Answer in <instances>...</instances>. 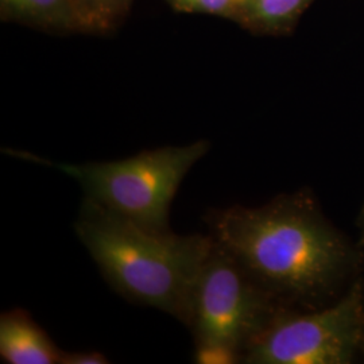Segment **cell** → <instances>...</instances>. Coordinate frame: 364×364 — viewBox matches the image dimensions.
Segmentation results:
<instances>
[{"mask_svg": "<svg viewBox=\"0 0 364 364\" xmlns=\"http://www.w3.org/2000/svg\"><path fill=\"white\" fill-rule=\"evenodd\" d=\"M208 234L281 306L338 301L364 272V248L326 219L309 189L250 208L209 209Z\"/></svg>", "mask_w": 364, "mask_h": 364, "instance_id": "obj_1", "label": "cell"}, {"mask_svg": "<svg viewBox=\"0 0 364 364\" xmlns=\"http://www.w3.org/2000/svg\"><path fill=\"white\" fill-rule=\"evenodd\" d=\"M75 232L119 296L185 321L210 235L156 234L82 200Z\"/></svg>", "mask_w": 364, "mask_h": 364, "instance_id": "obj_2", "label": "cell"}, {"mask_svg": "<svg viewBox=\"0 0 364 364\" xmlns=\"http://www.w3.org/2000/svg\"><path fill=\"white\" fill-rule=\"evenodd\" d=\"M210 142L164 146L135 156L88 164H57L26 151L6 153L50 165L80 183L84 200L150 232H170V207L186 174L208 154Z\"/></svg>", "mask_w": 364, "mask_h": 364, "instance_id": "obj_3", "label": "cell"}, {"mask_svg": "<svg viewBox=\"0 0 364 364\" xmlns=\"http://www.w3.org/2000/svg\"><path fill=\"white\" fill-rule=\"evenodd\" d=\"M364 338V279L316 309L281 308L243 353L247 364H350Z\"/></svg>", "mask_w": 364, "mask_h": 364, "instance_id": "obj_4", "label": "cell"}, {"mask_svg": "<svg viewBox=\"0 0 364 364\" xmlns=\"http://www.w3.org/2000/svg\"><path fill=\"white\" fill-rule=\"evenodd\" d=\"M212 237V236H210ZM281 306L215 240L197 275L185 321L195 343H220L243 353Z\"/></svg>", "mask_w": 364, "mask_h": 364, "instance_id": "obj_5", "label": "cell"}, {"mask_svg": "<svg viewBox=\"0 0 364 364\" xmlns=\"http://www.w3.org/2000/svg\"><path fill=\"white\" fill-rule=\"evenodd\" d=\"M63 351L31 314L14 308L0 316V358L7 364L61 363Z\"/></svg>", "mask_w": 364, "mask_h": 364, "instance_id": "obj_6", "label": "cell"}, {"mask_svg": "<svg viewBox=\"0 0 364 364\" xmlns=\"http://www.w3.org/2000/svg\"><path fill=\"white\" fill-rule=\"evenodd\" d=\"M3 21L55 33H95L77 0H0Z\"/></svg>", "mask_w": 364, "mask_h": 364, "instance_id": "obj_7", "label": "cell"}, {"mask_svg": "<svg viewBox=\"0 0 364 364\" xmlns=\"http://www.w3.org/2000/svg\"><path fill=\"white\" fill-rule=\"evenodd\" d=\"M311 3L312 0H239L235 21L262 33L285 31Z\"/></svg>", "mask_w": 364, "mask_h": 364, "instance_id": "obj_8", "label": "cell"}, {"mask_svg": "<svg viewBox=\"0 0 364 364\" xmlns=\"http://www.w3.org/2000/svg\"><path fill=\"white\" fill-rule=\"evenodd\" d=\"M77 3L95 33L111 30L129 9L124 0H77Z\"/></svg>", "mask_w": 364, "mask_h": 364, "instance_id": "obj_9", "label": "cell"}, {"mask_svg": "<svg viewBox=\"0 0 364 364\" xmlns=\"http://www.w3.org/2000/svg\"><path fill=\"white\" fill-rule=\"evenodd\" d=\"M181 13L208 14L236 19L239 0H166Z\"/></svg>", "mask_w": 364, "mask_h": 364, "instance_id": "obj_10", "label": "cell"}, {"mask_svg": "<svg viewBox=\"0 0 364 364\" xmlns=\"http://www.w3.org/2000/svg\"><path fill=\"white\" fill-rule=\"evenodd\" d=\"M193 362L198 364L242 363V353L220 343H195Z\"/></svg>", "mask_w": 364, "mask_h": 364, "instance_id": "obj_11", "label": "cell"}, {"mask_svg": "<svg viewBox=\"0 0 364 364\" xmlns=\"http://www.w3.org/2000/svg\"><path fill=\"white\" fill-rule=\"evenodd\" d=\"M108 358L97 351H63L60 364H107Z\"/></svg>", "mask_w": 364, "mask_h": 364, "instance_id": "obj_12", "label": "cell"}, {"mask_svg": "<svg viewBox=\"0 0 364 364\" xmlns=\"http://www.w3.org/2000/svg\"><path fill=\"white\" fill-rule=\"evenodd\" d=\"M356 227H358V231H359V236H358V246L360 248H364V204L359 215H358V219H356Z\"/></svg>", "mask_w": 364, "mask_h": 364, "instance_id": "obj_13", "label": "cell"}, {"mask_svg": "<svg viewBox=\"0 0 364 364\" xmlns=\"http://www.w3.org/2000/svg\"><path fill=\"white\" fill-rule=\"evenodd\" d=\"M360 355L364 358V338L363 341H362V346H360Z\"/></svg>", "mask_w": 364, "mask_h": 364, "instance_id": "obj_14", "label": "cell"}, {"mask_svg": "<svg viewBox=\"0 0 364 364\" xmlns=\"http://www.w3.org/2000/svg\"><path fill=\"white\" fill-rule=\"evenodd\" d=\"M124 1H126V3H127V6H129V4H130V3H131V0H124Z\"/></svg>", "mask_w": 364, "mask_h": 364, "instance_id": "obj_15", "label": "cell"}]
</instances>
